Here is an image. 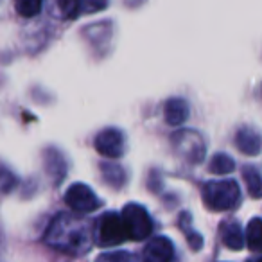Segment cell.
Returning a JSON list of instances; mask_svg holds the SVG:
<instances>
[{"label":"cell","instance_id":"3957f363","mask_svg":"<svg viewBox=\"0 0 262 262\" xmlns=\"http://www.w3.org/2000/svg\"><path fill=\"white\" fill-rule=\"evenodd\" d=\"M122 219L126 225L127 235L131 241H142L153 232V221H151L147 210L139 203H127L122 210Z\"/></svg>","mask_w":262,"mask_h":262},{"label":"cell","instance_id":"2e32d148","mask_svg":"<svg viewBox=\"0 0 262 262\" xmlns=\"http://www.w3.org/2000/svg\"><path fill=\"white\" fill-rule=\"evenodd\" d=\"M235 169V162L225 153H219L215 155L214 158L210 160V165H208V171L212 174H230V172Z\"/></svg>","mask_w":262,"mask_h":262},{"label":"cell","instance_id":"6da1fadb","mask_svg":"<svg viewBox=\"0 0 262 262\" xmlns=\"http://www.w3.org/2000/svg\"><path fill=\"white\" fill-rule=\"evenodd\" d=\"M45 243L54 250L65 251V253L83 255L84 251L90 250L94 243V233H92V226L81 217L59 214L49 226L45 233Z\"/></svg>","mask_w":262,"mask_h":262},{"label":"cell","instance_id":"5bb4252c","mask_svg":"<svg viewBox=\"0 0 262 262\" xmlns=\"http://www.w3.org/2000/svg\"><path fill=\"white\" fill-rule=\"evenodd\" d=\"M246 244L251 251L262 253V219L255 217L246 228Z\"/></svg>","mask_w":262,"mask_h":262},{"label":"cell","instance_id":"ba28073f","mask_svg":"<svg viewBox=\"0 0 262 262\" xmlns=\"http://www.w3.org/2000/svg\"><path fill=\"white\" fill-rule=\"evenodd\" d=\"M144 257L147 260H153V262H165V260H171L174 257V246L172 243L167 239V237H155L147 243L146 251H144Z\"/></svg>","mask_w":262,"mask_h":262},{"label":"cell","instance_id":"ffe728a7","mask_svg":"<svg viewBox=\"0 0 262 262\" xmlns=\"http://www.w3.org/2000/svg\"><path fill=\"white\" fill-rule=\"evenodd\" d=\"M11 185H15V178H13L8 171H4V169L0 167V187L6 190V189H9Z\"/></svg>","mask_w":262,"mask_h":262},{"label":"cell","instance_id":"4fadbf2b","mask_svg":"<svg viewBox=\"0 0 262 262\" xmlns=\"http://www.w3.org/2000/svg\"><path fill=\"white\" fill-rule=\"evenodd\" d=\"M101 172H102V180L108 183L113 189H120L126 183V172L115 162H102L101 164Z\"/></svg>","mask_w":262,"mask_h":262},{"label":"cell","instance_id":"9c48e42d","mask_svg":"<svg viewBox=\"0 0 262 262\" xmlns=\"http://www.w3.org/2000/svg\"><path fill=\"white\" fill-rule=\"evenodd\" d=\"M43 158H45V169H47L49 176H51L52 182L58 185V183L67 176V169H69L65 157H63L58 149L49 147V149H45Z\"/></svg>","mask_w":262,"mask_h":262},{"label":"cell","instance_id":"7c38bea8","mask_svg":"<svg viewBox=\"0 0 262 262\" xmlns=\"http://www.w3.org/2000/svg\"><path fill=\"white\" fill-rule=\"evenodd\" d=\"M164 115H165V120L167 124L171 126H178V124L185 122L187 117H189V106L183 99H169L165 102V108H164Z\"/></svg>","mask_w":262,"mask_h":262},{"label":"cell","instance_id":"7a4b0ae2","mask_svg":"<svg viewBox=\"0 0 262 262\" xmlns=\"http://www.w3.org/2000/svg\"><path fill=\"white\" fill-rule=\"evenodd\" d=\"M203 201L210 210L223 212L232 210L239 205L241 190L233 180H219L208 182L203 187Z\"/></svg>","mask_w":262,"mask_h":262},{"label":"cell","instance_id":"5b68a950","mask_svg":"<svg viewBox=\"0 0 262 262\" xmlns=\"http://www.w3.org/2000/svg\"><path fill=\"white\" fill-rule=\"evenodd\" d=\"M65 203L77 214H88L101 207V200L84 183H74L65 194Z\"/></svg>","mask_w":262,"mask_h":262},{"label":"cell","instance_id":"44dd1931","mask_svg":"<svg viewBox=\"0 0 262 262\" xmlns=\"http://www.w3.org/2000/svg\"><path fill=\"white\" fill-rule=\"evenodd\" d=\"M101 260H117V258H124V260H133L135 258V255L131 253H104L101 255Z\"/></svg>","mask_w":262,"mask_h":262},{"label":"cell","instance_id":"ac0fdd59","mask_svg":"<svg viewBox=\"0 0 262 262\" xmlns=\"http://www.w3.org/2000/svg\"><path fill=\"white\" fill-rule=\"evenodd\" d=\"M56 4L63 18H77L81 13V0H56Z\"/></svg>","mask_w":262,"mask_h":262},{"label":"cell","instance_id":"9a60e30c","mask_svg":"<svg viewBox=\"0 0 262 262\" xmlns=\"http://www.w3.org/2000/svg\"><path fill=\"white\" fill-rule=\"evenodd\" d=\"M243 176H244V182H246L250 196L255 198V200L262 198V176H260V172L253 167H246L243 171Z\"/></svg>","mask_w":262,"mask_h":262},{"label":"cell","instance_id":"d6986e66","mask_svg":"<svg viewBox=\"0 0 262 262\" xmlns=\"http://www.w3.org/2000/svg\"><path fill=\"white\" fill-rule=\"evenodd\" d=\"M108 8V0H81V13H99Z\"/></svg>","mask_w":262,"mask_h":262},{"label":"cell","instance_id":"52a82bcc","mask_svg":"<svg viewBox=\"0 0 262 262\" xmlns=\"http://www.w3.org/2000/svg\"><path fill=\"white\" fill-rule=\"evenodd\" d=\"M174 146H187V151H183V157L187 160H190L192 164L203 160L205 155V147H203V140L194 133V131H180V135L174 137Z\"/></svg>","mask_w":262,"mask_h":262},{"label":"cell","instance_id":"8fae6325","mask_svg":"<svg viewBox=\"0 0 262 262\" xmlns=\"http://www.w3.org/2000/svg\"><path fill=\"white\" fill-rule=\"evenodd\" d=\"M221 232V241L228 250H243L244 246V233L241 226L235 221H226L219 228Z\"/></svg>","mask_w":262,"mask_h":262},{"label":"cell","instance_id":"e0dca14e","mask_svg":"<svg viewBox=\"0 0 262 262\" xmlns=\"http://www.w3.org/2000/svg\"><path fill=\"white\" fill-rule=\"evenodd\" d=\"M43 0H15V9L24 18H33L41 11Z\"/></svg>","mask_w":262,"mask_h":262},{"label":"cell","instance_id":"8992f818","mask_svg":"<svg viewBox=\"0 0 262 262\" xmlns=\"http://www.w3.org/2000/svg\"><path fill=\"white\" fill-rule=\"evenodd\" d=\"M95 149L99 155L110 160H117L124 155V135L122 131L117 127H108L102 129L95 137Z\"/></svg>","mask_w":262,"mask_h":262},{"label":"cell","instance_id":"277c9868","mask_svg":"<svg viewBox=\"0 0 262 262\" xmlns=\"http://www.w3.org/2000/svg\"><path fill=\"white\" fill-rule=\"evenodd\" d=\"M126 239H129V235H127L126 225H124L120 214L108 212L99 219L97 241L101 243V246H117V244H122Z\"/></svg>","mask_w":262,"mask_h":262},{"label":"cell","instance_id":"30bf717a","mask_svg":"<svg viewBox=\"0 0 262 262\" xmlns=\"http://www.w3.org/2000/svg\"><path fill=\"white\" fill-rule=\"evenodd\" d=\"M235 144L239 147L241 153L248 155V157H255L260 153L262 149V139L258 133H255L250 127H241L235 133Z\"/></svg>","mask_w":262,"mask_h":262}]
</instances>
